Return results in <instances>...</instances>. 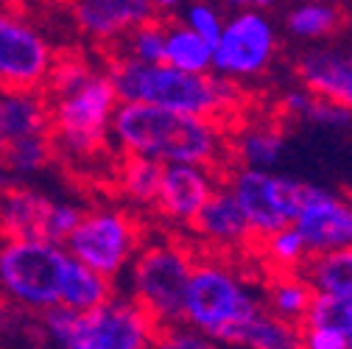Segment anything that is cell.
Masks as SVG:
<instances>
[{"mask_svg": "<svg viewBox=\"0 0 352 349\" xmlns=\"http://www.w3.org/2000/svg\"><path fill=\"white\" fill-rule=\"evenodd\" d=\"M42 341L56 349H151L157 322L126 293H112L90 311L51 308L34 319Z\"/></svg>", "mask_w": 352, "mask_h": 349, "instance_id": "cell-6", "label": "cell"}, {"mask_svg": "<svg viewBox=\"0 0 352 349\" xmlns=\"http://www.w3.org/2000/svg\"><path fill=\"white\" fill-rule=\"evenodd\" d=\"M299 349H352V341L338 327L302 322L299 324Z\"/></svg>", "mask_w": 352, "mask_h": 349, "instance_id": "cell-33", "label": "cell"}, {"mask_svg": "<svg viewBox=\"0 0 352 349\" xmlns=\"http://www.w3.org/2000/svg\"><path fill=\"white\" fill-rule=\"evenodd\" d=\"M67 249L45 238H0V293L20 316L59 308Z\"/></svg>", "mask_w": 352, "mask_h": 349, "instance_id": "cell-8", "label": "cell"}, {"mask_svg": "<svg viewBox=\"0 0 352 349\" xmlns=\"http://www.w3.org/2000/svg\"><path fill=\"white\" fill-rule=\"evenodd\" d=\"M311 98H314L311 90H305L302 84H294V87H288V90H283V95L277 98V115L283 120L302 123V115H305L307 104H311Z\"/></svg>", "mask_w": 352, "mask_h": 349, "instance_id": "cell-34", "label": "cell"}, {"mask_svg": "<svg viewBox=\"0 0 352 349\" xmlns=\"http://www.w3.org/2000/svg\"><path fill=\"white\" fill-rule=\"evenodd\" d=\"M280 0H252V9H263V12H272Z\"/></svg>", "mask_w": 352, "mask_h": 349, "instance_id": "cell-40", "label": "cell"}, {"mask_svg": "<svg viewBox=\"0 0 352 349\" xmlns=\"http://www.w3.org/2000/svg\"><path fill=\"white\" fill-rule=\"evenodd\" d=\"M14 179H12V173H9V168L3 165V159H0V193H3L9 185H12Z\"/></svg>", "mask_w": 352, "mask_h": 349, "instance_id": "cell-39", "label": "cell"}, {"mask_svg": "<svg viewBox=\"0 0 352 349\" xmlns=\"http://www.w3.org/2000/svg\"><path fill=\"white\" fill-rule=\"evenodd\" d=\"M346 335H349V341H352V313H349V324H346Z\"/></svg>", "mask_w": 352, "mask_h": 349, "instance_id": "cell-42", "label": "cell"}, {"mask_svg": "<svg viewBox=\"0 0 352 349\" xmlns=\"http://www.w3.org/2000/svg\"><path fill=\"white\" fill-rule=\"evenodd\" d=\"M294 81L319 98L341 104L352 112V51L336 42L307 45L291 62Z\"/></svg>", "mask_w": 352, "mask_h": 349, "instance_id": "cell-16", "label": "cell"}, {"mask_svg": "<svg viewBox=\"0 0 352 349\" xmlns=\"http://www.w3.org/2000/svg\"><path fill=\"white\" fill-rule=\"evenodd\" d=\"M221 182H224V170L218 168L185 165V162L162 165L160 188L148 210V218L160 229L185 235L196 221L199 210L207 204V199L221 188Z\"/></svg>", "mask_w": 352, "mask_h": 349, "instance_id": "cell-12", "label": "cell"}, {"mask_svg": "<svg viewBox=\"0 0 352 349\" xmlns=\"http://www.w3.org/2000/svg\"><path fill=\"white\" fill-rule=\"evenodd\" d=\"M280 59V31L272 12H230L224 28L212 42V73L232 84L249 87L266 78Z\"/></svg>", "mask_w": 352, "mask_h": 349, "instance_id": "cell-9", "label": "cell"}, {"mask_svg": "<svg viewBox=\"0 0 352 349\" xmlns=\"http://www.w3.org/2000/svg\"><path fill=\"white\" fill-rule=\"evenodd\" d=\"M176 20H182L190 31H196L201 39H207L212 45V42L218 39V34H221V28H224L227 12L218 3H212V0H188Z\"/></svg>", "mask_w": 352, "mask_h": 349, "instance_id": "cell-30", "label": "cell"}, {"mask_svg": "<svg viewBox=\"0 0 352 349\" xmlns=\"http://www.w3.org/2000/svg\"><path fill=\"white\" fill-rule=\"evenodd\" d=\"M118 54L143 62V65H157L162 62V51H165V20L162 17H151L140 25L131 28L120 42H118Z\"/></svg>", "mask_w": 352, "mask_h": 349, "instance_id": "cell-29", "label": "cell"}, {"mask_svg": "<svg viewBox=\"0 0 352 349\" xmlns=\"http://www.w3.org/2000/svg\"><path fill=\"white\" fill-rule=\"evenodd\" d=\"M148 218L118 199L84 204L78 224L65 240L70 257L109 280H120L148 235Z\"/></svg>", "mask_w": 352, "mask_h": 349, "instance_id": "cell-7", "label": "cell"}, {"mask_svg": "<svg viewBox=\"0 0 352 349\" xmlns=\"http://www.w3.org/2000/svg\"><path fill=\"white\" fill-rule=\"evenodd\" d=\"M346 31L352 34V9H346Z\"/></svg>", "mask_w": 352, "mask_h": 349, "instance_id": "cell-41", "label": "cell"}, {"mask_svg": "<svg viewBox=\"0 0 352 349\" xmlns=\"http://www.w3.org/2000/svg\"><path fill=\"white\" fill-rule=\"evenodd\" d=\"M235 349H299V324L263 308L238 335Z\"/></svg>", "mask_w": 352, "mask_h": 349, "instance_id": "cell-28", "label": "cell"}, {"mask_svg": "<svg viewBox=\"0 0 352 349\" xmlns=\"http://www.w3.org/2000/svg\"><path fill=\"white\" fill-rule=\"evenodd\" d=\"M0 159L9 168L14 182H31L56 165V151L51 135H31L9 140L0 148Z\"/></svg>", "mask_w": 352, "mask_h": 349, "instance_id": "cell-26", "label": "cell"}, {"mask_svg": "<svg viewBox=\"0 0 352 349\" xmlns=\"http://www.w3.org/2000/svg\"><path fill=\"white\" fill-rule=\"evenodd\" d=\"M260 296H263V308L269 313L302 324L307 308H311L314 288L302 271H263Z\"/></svg>", "mask_w": 352, "mask_h": 349, "instance_id": "cell-22", "label": "cell"}, {"mask_svg": "<svg viewBox=\"0 0 352 349\" xmlns=\"http://www.w3.org/2000/svg\"><path fill=\"white\" fill-rule=\"evenodd\" d=\"M65 14L78 45L109 54L146 20L157 17L151 0H65Z\"/></svg>", "mask_w": 352, "mask_h": 349, "instance_id": "cell-13", "label": "cell"}, {"mask_svg": "<svg viewBox=\"0 0 352 349\" xmlns=\"http://www.w3.org/2000/svg\"><path fill=\"white\" fill-rule=\"evenodd\" d=\"M288 148V132L280 115L238 117L227 135V165L274 168Z\"/></svg>", "mask_w": 352, "mask_h": 349, "instance_id": "cell-17", "label": "cell"}, {"mask_svg": "<svg viewBox=\"0 0 352 349\" xmlns=\"http://www.w3.org/2000/svg\"><path fill=\"white\" fill-rule=\"evenodd\" d=\"M160 177H162L160 162L131 154H115L107 170V185L112 188V199L129 204L131 210H138L148 218V210L160 188Z\"/></svg>", "mask_w": 352, "mask_h": 349, "instance_id": "cell-19", "label": "cell"}, {"mask_svg": "<svg viewBox=\"0 0 352 349\" xmlns=\"http://www.w3.org/2000/svg\"><path fill=\"white\" fill-rule=\"evenodd\" d=\"M112 293H118V282L87 269L76 257L67 260V269L62 277V291H59V308L67 311H90L96 304L107 302Z\"/></svg>", "mask_w": 352, "mask_h": 349, "instance_id": "cell-25", "label": "cell"}, {"mask_svg": "<svg viewBox=\"0 0 352 349\" xmlns=\"http://www.w3.org/2000/svg\"><path fill=\"white\" fill-rule=\"evenodd\" d=\"M185 235L199 251L227 254V257H249L252 246L257 240L246 224L238 201L224 188V182L199 210L196 221L190 224V229Z\"/></svg>", "mask_w": 352, "mask_h": 349, "instance_id": "cell-15", "label": "cell"}, {"mask_svg": "<svg viewBox=\"0 0 352 349\" xmlns=\"http://www.w3.org/2000/svg\"><path fill=\"white\" fill-rule=\"evenodd\" d=\"M302 123L316 126V128H327V132H352V112L344 109L341 104H333L327 98L314 95L307 104Z\"/></svg>", "mask_w": 352, "mask_h": 349, "instance_id": "cell-31", "label": "cell"}, {"mask_svg": "<svg viewBox=\"0 0 352 349\" xmlns=\"http://www.w3.org/2000/svg\"><path fill=\"white\" fill-rule=\"evenodd\" d=\"M302 274L311 282L314 293H327V296L352 302V246L311 257L305 263Z\"/></svg>", "mask_w": 352, "mask_h": 349, "instance_id": "cell-27", "label": "cell"}, {"mask_svg": "<svg viewBox=\"0 0 352 349\" xmlns=\"http://www.w3.org/2000/svg\"><path fill=\"white\" fill-rule=\"evenodd\" d=\"M249 257L260 271H302L305 263L311 260L305 240L291 224L257 238Z\"/></svg>", "mask_w": 352, "mask_h": 349, "instance_id": "cell-23", "label": "cell"}, {"mask_svg": "<svg viewBox=\"0 0 352 349\" xmlns=\"http://www.w3.org/2000/svg\"><path fill=\"white\" fill-rule=\"evenodd\" d=\"M227 135L230 126L215 117L120 101L109 126V146L115 154L146 157L160 165L185 162L224 170Z\"/></svg>", "mask_w": 352, "mask_h": 349, "instance_id": "cell-1", "label": "cell"}, {"mask_svg": "<svg viewBox=\"0 0 352 349\" xmlns=\"http://www.w3.org/2000/svg\"><path fill=\"white\" fill-rule=\"evenodd\" d=\"M59 42L34 9L0 3V90H45Z\"/></svg>", "mask_w": 352, "mask_h": 349, "instance_id": "cell-10", "label": "cell"}, {"mask_svg": "<svg viewBox=\"0 0 352 349\" xmlns=\"http://www.w3.org/2000/svg\"><path fill=\"white\" fill-rule=\"evenodd\" d=\"M212 3H218L224 12H238V9H249L252 0H212Z\"/></svg>", "mask_w": 352, "mask_h": 349, "instance_id": "cell-37", "label": "cell"}, {"mask_svg": "<svg viewBox=\"0 0 352 349\" xmlns=\"http://www.w3.org/2000/svg\"><path fill=\"white\" fill-rule=\"evenodd\" d=\"M51 104V143L56 162L87 173L90 168L109 170L115 151L109 146L112 115L120 104L115 87L101 65L76 87L48 95Z\"/></svg>", "mask_w": 352, "mask_h": 349, "instance_id": "cell-4", "label": "cell"}, {"mask_svg": "<svg viewBox=\"0 0 352 349\" xmlns=\"http://www.w3.org/2000/svg\"><path fill=\"white\" fill-rule=\"evenodd\" d=\"M107 76L120 101L151 104L182 115L215 117L232 126L249 112V90L210 73H182L162 62L143 65L118 51L104 54Z\"/></svg>", "mask_w": 352, "mask_h": 349, "instance_id": "cell-2", "label": "cell"}, {"mask_svg": "<svg viewBox=\"0 0 352 349\" xmlns=\"http://www.w3.org/2000/svg\"><path fill=\"white\" fill-rule=\"evenodd\" d=\"M199 249L182 232L148 229L143 246L129 263L118 285L131 302L157 322V327L182 322V302Z\"/></svg>", "mask_w": 352, "mask_h": 349, "instance_id": "cell-5", "label": "cell"}, {"mask_svg": "<svg viewBox=\"0 0 352 349\" xmlns=\"http://www.w3.org/2000/svg\"><path fill=\"white\" fill-rule=\"evenodd\" d=\"M0 148H3V140H0Z\"/></svg>", "mask_w": 352, "mask_h": 349, "instance_id": "cell-43", "label": "cell"}, {"mask_svg": "<svg viewBox=\"0 0 352 349\" xmlns=\"http://www.w3.org/2000/svg\"><path fill=\"white\" fill-rule=\"evenodd\" d=\"M151 349H227V346L196 333L185 322H176V324H165V327L157 330V338H154Z\"/></svg>", "mask_w": 352, "mask_h": 349, "instance_id": "cell-32", "label": "cell"}, {"mask_svg": "<svg viewBox=\"0 0 352 349\" xmlns=\"http://www.w3.org/2000/svg\"><path fill=\"white\" fill-rule=\"evenodd\" d=\"M17 311L12 308V304L3 299V293H0V341H3L12 330H14V324H17Z\"/></svg>", "mask_w": 352, "mask_h": 349, "instance_id": "cell-35", "label": "cell"}, {"mask_svg": "<svg viewBox=\"0 0 352 349\" xmlns=\"http://www.w3.org/2000/svg\"><path fill=\"white\" fill-rule=\"evenodd\" d=\"M51 104L45 90H0V140L48 135Z\"/></svg>", "mask_w": 352, "mask_h": 349, "instance_id": "cell-21", "label": "cell"}, {"mask_svg": "<svg viewBox=\"0 0 352 349\" xmlns=\"http://www.w3.org/2000/svg\"><path fill=\"white\" fill-rule=\"evenodd\" d=\"M291 227L307 246V254L319 257L352 246V196L307 182Z\"/></svg>", "mask_w": 352, "mask_h": 349, "instance_id": "cell-14", "label": "cell"}, {"mask_svg": "<svg viewBox=\"0 0 352 349\" xmlns=\"http://www.w3.org/2000/svg\"><path fill=\"white\" fill-rule=\"evenodd\" d=\"M162 65L182 73H210L212 70V45L190 31L182 20H165V51Z\"/></svg>", "mask_w": 352, "mask_h": 349, "instance_id": "cell-24", "label": "cell"}, {"mask_svg": "<svg viewBox=\"0 0 352 349\" xmlns=\"http://www.w3.org/2000/svg\"><path fill=\"white\" fill-rule=\"evenodd\" d=\"M260 274L252 257L199 251L182 302V322L235 349L243 327L263 311Z\"/></svg>", "mask_w": 352, "mask_h": 349, "instance_id": "cell-3", "label": "cell"}, {"mask_svg": "<svg viewBox=\"0 0 352 349\" xmlns=\"http://www.w3.org/2000/svg\"><path fill=\"white\" fill-rule=\"evenodd\" d=\"M54 196L34 182H12L0 193V238H45Z\"/></svg>", "mask_w": 352, "mask_h": 349, "instance_id": "cell-18", "label": "cell"}, {"mask_svg": "<svg viewBox=\"0 0 352 349\" xmlns=\"http://www.w3.org/2000/svg\"><path fill=\"white\" fill-rule=\"evenodd\" d=\"M188 0H151V6H154V14L162 17V20H173V17H179V12L185 9Z\"/></svg>", "mask_w": 352, "mask_h": 349, "instance_id": "cell-36", "label": "cell"}, {"mask_svg": "<svg viewBox=\"0 0 352 349\" xmlns=\"http://www.w3.org/2000/svg\"><path fill=\"white\" fill-rule=\"evenodd\" d=\"M224 188L238 201L254 238H263L274 229H283L294 221L299 201L307 190V182L294 179L274 168H224Z\"/></svg>", "mask_w": 352, "mask_h": 349, "instance_id": "cell-11", "label": "cell"}, {"mask_svg": "<svg viewBox=\"0 0 352 349\" xmlns=\"http://www.w3.org/2000/svg\"><path fill=\"white\" fill-rule=\"evenodd\" d=\"M346 31L341 0H299L285 14V34L302 45H327Z\"/></svg>", "mask_w": 352, "mask_h": 349, "instance_id": "cell-20", "label": "cell"}, {"mask_svg": "<svg viewBox=\"0 0 352 349\" xmlns=\"http://www.w3.org/2000/svg\"><path fill=\"white\" fill-rule=\"evenodd\" d=\"M3 6H12V9H36L42 0H0Z\"/></svg>", "mask_w": 352, "mask_h": 349, "instance_id": "cell-38", "label": "cell"}]
</instances>
